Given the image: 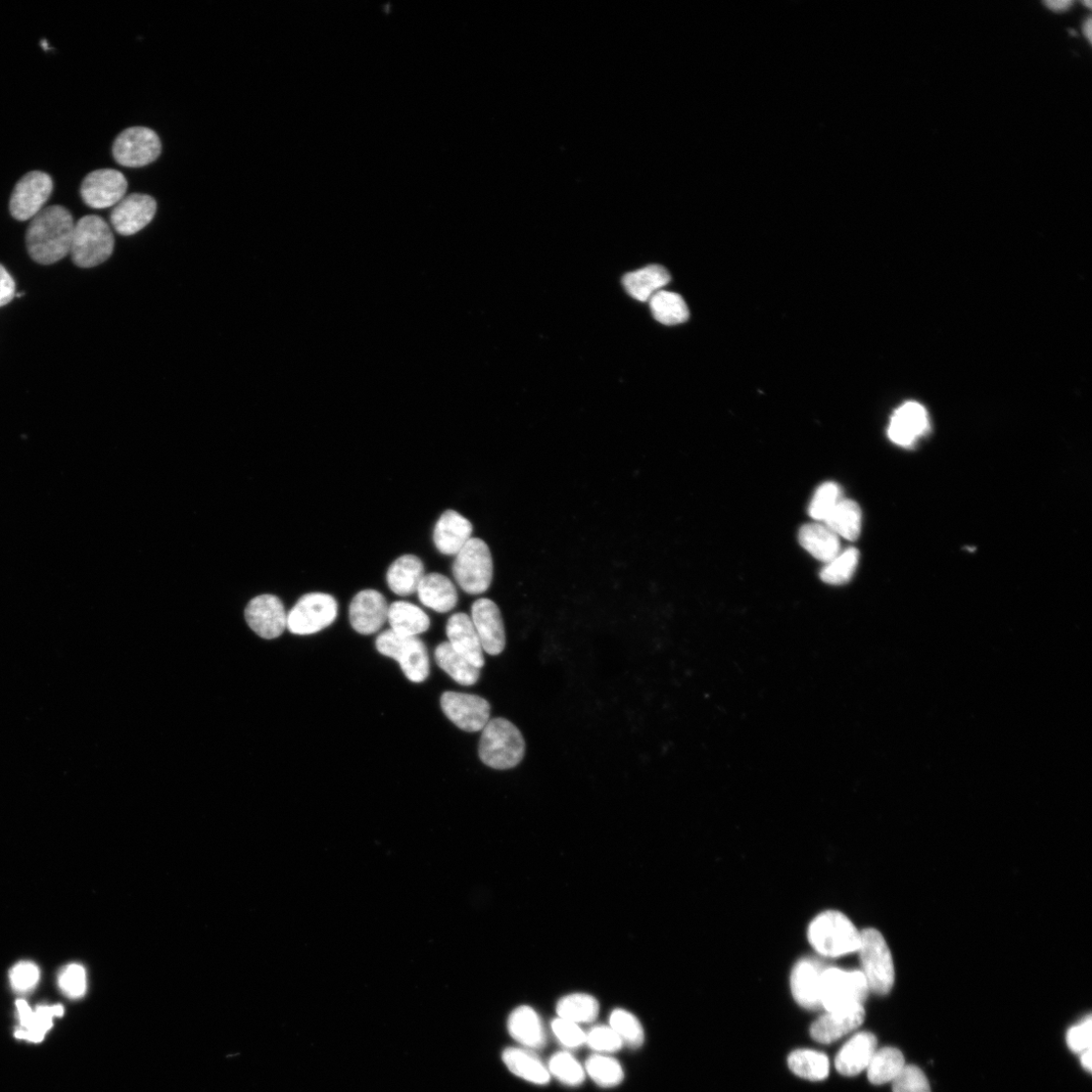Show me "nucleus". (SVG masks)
<instances>
[{"label":"nucleus","instance_id":"14","mask_svg":"<svg viewBox=\"0 0 1092 1092\" xmlns=\"http://www.w3.org/2000/svg\"><path fill=\"white\" fill-rule=\"evenodd\" d=\"M249 628L260 638L274 640L287 629L288 613L281 601L273 595L253 598L246 609Z\"/></svg>","mask_w":1092,"mask_h":1092},{"label":"nucleus","instance_id":"49","mask_svg":"<svg viewBox=\"0 0 1092 1092\" xmlns=\"http://www.w3.org/2000/svg\"><path fill=\"white\" fill-rule=\"evenodd\" d=\"M16 296V282L6 267L0 264V307L10 304Z\"/></svg>","mask_w":1092,"mask_h":1092},{"label":"nucleus","instance_id":"17","mask_svg":"<svg viewBox=\"0 0 1092 1092\" xmlns=\"http://www.w3.org/2000/svg\"><path fill=\"white\" fill-rule=\"evenodd\" d=\"M156 201L145 194H132L114 207L111 223L121 235H135L148 227L155 217Z\"/></svg>","mask_w":1092,"mask_h":1092},{"label":"nucleus","instance_id":"11","mask_svg":"<svg viewBox=\"0 0 1092 1092\" xmlns=\"http://www.w3.org/2000/svg\"><path fill=\"white\" fill-rule=\"evenodd\" d=\"M53 179L44 171H31L16 184L11 201L12 216L19 221H28L36 217L49 201L53 192Z\"/></svg>","mask_w":1092,"mask_h":1092},{"label":"nucleus","instance_id":"3","mask_svg":"<svg viewBox=\"0 0 1092 1092\" xmlns=\"http://www.w3.org/2000/svg\"><path fill=\"white\" fill-rule=\"evenodd\" d=\"M809 941L826 957H841L858 952L861 932L842 913L827 911L810 925Z\"/></svg>","mask_w":1092,"mask_h":1092},{"label":"nucleus","instance_id":"34","mask_svg":"<svg viewBox=\"0 0 1092 1092\" xmlns=\"http://www.w3.org/2000/svg\"><path fill=\"white\" fill-rule=\"evenodd\" d=\"M558 1018L575 1024L594 1022L599 1014V1004L595 997L584 993L569 994L556 1006Z\"/></svg>","mask_w":1092,"mask_h":1092},{"label":"nucleus","instance_id":"7","mask_svg":"<svg viewBox=\"0 0 1092 1092\" xmlns=\"http://www.w3.org/2000/svg\"><path fill=\"white\" fill-rule=\"evenodd\" d=\"M858 952L869 990L878 995L888 994L894 985L895 970L884 937L875 929L864 930Z\"/></svg>","mask_w":1092,"mask_h":1092},{"label":"nucleus","instance_id":"1","mask_svg":"<svg viewBox=\"0 0 1092 1092\" xmlns=\"http://www.w3.org/2000/svg\"><path fill=\"white\" fill-rule=\"evenodd\" d=\"M75 222L62 206L44 208L30 223L27 248L30 256L44 265L53 264L70 254Z\"/></svg>","mask_w":1092,"mask_h":1092},{"label":"nucleus","instance_id":"38","mask_svg":"<svg viewBox=\"0 0 1092 1092\" xmlns=\"http://www.w3.org/2000/svg\"><path fill=\"white\" fill-rule=\"evenodd\" d=\"M858 563L859 551L856 548L849 547L827 562L822 569L821 578L825 583L831 585L845 584L856 572Z\"/></svg>","mask_w":1092,"mask_h":1092},{"label":"nucleus","instance_id":"6","mask_svg":"<svg viewBox=\"0 0 1092 1092\" xmlns=\"http://www.w3.org/2000/svg\"><path fill=\"white\" fill-rule=\"evenodd\" d=\"M869 991L862 971L826 968L821 982L822 1008L827 1012H838L863 1006Z\"/></svg>","mask_w":1092,"mask_h":1092},{"label":"nucleus","instance_id":"40","mask_svg":"<svg viewBox=\"0 0 1092 1092\" xmlns=\"http://www.w3.org/2000/svg\"><path fill=\"white\" fill-rule=\"evenodd\" d=\"M586 1070L591 1078L602 1087H614L625 1078L621 1063L611 1057L593 1055L586 1062Z\"/></svg>","mask_w":1092,"mask_h":1092},{"label":"nucleus","instance_id":"22","mask_svg":"<svg viewBox=\"0 0 1092 1092\" xmlns=\"http://www.w3.org/2000/svg\"><path fill=\"white\" fill-rule=\"evenodd\" d=\"M877 1048L876 1037L862 1032L851 1037L840 1050L835 1065L839 1073L844 1076L860 1074L868 1068Z\"/></svg>","mask_w":1092,"mask_h":1092},{"label":"nucleus","instance_id":"19","mask_svg":"<svg viewBox=\"0 0 1092 1092\" xmlns=\"http://www.w3.org/2000/svg\"><path fill=\"white\" fill-rule=\"evenodd\" d=\"M826 968L811 958L801 959L794 966L790 984L796 1003L806 1010H819L821 1003L822 975Z\"/></svg>","mask_w":1092,"mask_h":1092},{"label":"nucleus","instance_id":"8","mask_svg":"<svg viewBox=\"0 0 1092 1092\" xmlns=\"http://www.w3.org/2000/svg\"><path fill=\"white\" fill-rule=\"evenodd\" d=\"M375 646L382 654L397 660L411 682L422 683L429 678V650L418 637H402L390 630L377 637Z\"/></svg>","mask_w":1092,"mask_h":1092},{"label":"nucleus","instance_id":"10","mask_svg":"<svg viewBox=\"0 0 1092 1092\" xmlns=\"http://www.w3.org/2000/svg\"><path fill=\"white\" fill-rule=\"evenodd\" d=\"M161 149V141L155 131L137 126L124 130L116 138L113 154L120 165L138 168L154 162Z\"/></svg>","mask_w":1092,"mask_h":1092},{"label":"nucleus","instance_id":"37","mask_svg":"<svg viewBox=\"0 0 1092 1092\" xmlns=\"http://www.w3.org/2000/svg\"><path fill=\"white\" fill-rule=\"evenodd\" d=\"M906 1066L904 1055L892 1047L876 1050L868 1066V1079L872 1084L892 1082Z\"/></svg>","mask_w":1092,"mask_h":1092},{"label":"nucleus","instance_id":"46","mask_svg":"<svg viewBox=\"0 0 1092 1092\" xmlns=\"http://www.w3.org/2000/svg\"><path fill=\"white\" fill-rule=\"evenodd\" d=\"M40 981V969L32 962H20L10 972V982L13 989L20 994H26L36 988Z\"/></svg>","mask_w":1092,"mask_h":1092},{"label":"nucleus","instance_id":"15","mask_svg":"<svg viewBox=\"0 0 1092 1092\" xmlns=\"http://www.w3.org/2000/svg\"><path fill=\"white\" fill-rule=\"evenodd\" d=\"M470 619L483 649L491 655L502 653L506 646V633L498 605L491 599L481 598L472 604Z\"/></svg>","mask_w":1092,"mask_h":1092},{"label":"nucleus","instance_id":"27","mask_svg":"<svg viewBox=\"0 0 1092 1092\" xmlns=\"http://www.w3.org/2000/svg\"><path fill=\"white\" fill-rule=\"evenodd\" d=\"M671 276L668 270L660 265H648L640 270L628 273L624 277V287L636 300L649 302V300L670 282Z\"/></svg>","mask_w":1092,"mask_h":1092},{"label":"nucleus","instance_id":"18","mask_svg":"<svg viewBox=\"0 0 1092 1092\" xmlns=\"http://www.w3.org/2000/svg\"><path fill=\"white\" fill-rule=\"evenodd\" d=\"M930 430L929 415L925 407L916 402L900 406L891 417L888 437L892 443L912 447Z\"/></svg>","mask_w":1092,"mask_h":1092},{"label":"nucleus","instance_id":"45","mask_svg":"<svg viewBox=\"0 0 1092 1092\" xmlns=\"http://www.w3.org/2000/svg\"><path fill=\"white\" fill-rule=\"evenodd\" d=\"M892 1083L893 1092H931L926 1074L914 1065H906Z\"/></svg>","mask_w":1092,"mask_h":1092},{"label":"nucleus","instance_id":"4","mask_svg":"<svg viewBox=\"0 0 1092 1092\" xmlns=\"http://www.w3.org/2000/svg\"><path fill=\"white\" fill-rule=\"evenodd\" d=\"M114 248V234L102 217L88 215L75 223L70 254L77 266H98L112 256Z\"/></svg>","mask_w":1092,"mask_h":1092},{"label":"nucleus","instance_id":"13","mask_svg":"<svg viewBox=\"0 0 1092 1092\" xmlns=\"http://www.w3.org/2000/svg\"><path fill=\"white\" fill-rule=\"evenodd\" d=\"M441 704L447 719L464 732H481L490 722V703L480 696L446 692Z\"/></svg>","mask_w":1092,"mask_h":1092},{"label":"nucleus","instance_id":"47","mask_svg":"<svg viewBox=\"0 0 1092 1092\" xmlns=\"http://www.w3.org/2000/svg\"><path fill=\"white\" fill-rule=\"evenodd\" d=\"M552 1032L564 1047L576 1049L586 1042V1034L573 1022L556 1019L551 1024Z\"/></svg>","mask_w":1092,"mask_h":1092},{"label":"nucleus","instance_id":"39","mask_svg":"<svg viewBox=\"0 0 1092 1092\" xmlns=\"http://www.w3.org/2000/svg\"><path fill=\"white\" fill-rule=\"evenodd\" d=\"M610 1028L620 1036L624 1046L639 1049L645 1041V1032L640 1021L625 1010H615L610 1017Z\"/></svg>","mask_w":1092,"mask_h":1092},{"label":"nucleus","instance_id":"21","mask_svg":"<svg viewBox=\"0 0 1092 1092\" xmlns=\"http://www.w3.org/2000/svg\"><path fill=\"white\" fill-rule=\"evenodd\" d=\"M20 1028L15 1036L19 1040L31 1042H41L46 1034L53 1027V1019L64 1015V1008L57 1006H40L32 1010L27 1002L19 1000L16 1003Z\"/></svg>","mask_w":1092,"mask_h":1092},{"label":"nucleus","instance_id":"23","mask_svg":"<svg viewBox=\"0 0 1092 1092\" xmlns=\"http://www.w3.org/2000/svg\"><path fill=\"white\" fill-rule=\"evenodd\" d=\"M472 532L468 519L454 510H447L438 521L434 542L443 554L456 555L469 542Z\"/></svg>","mask_w":1092,"mask_h":1092},{"label":"nucleus","instance_id":"41","mask_svg":"<svg viewBox=\"0 0 1092 1092\" xmlns=\"http://www.w3.org/2000/svg\"><path fill=\"white\" fill-rule=\"evenodd\" d=\"M548 1071L568 1086H578L585 1080L584 1068L572 1054L567 1052L554 1054L549 1060Z\"/></svg>","mask_w":1092,"mask_h":1092},{"label":"nucleus","instance_id":"52","mask_svg":"<svg viewBox=\"0 0 1092 1092\" xmlns=\"http://www.w3.org/2000/svg\"><path fill=\"white\" fill-rule=\"evenodd\" d=\"M1091 27H1092L1091 19L1089 18L1084 23V27H1083L1084 34L1086 35V37L1088 38L1089 41H1091Z\"/></svg>","mask_w":1092,"mask_h":1092},{"label":"nucleus","instance_id":"20","mask_svg":"<svg viewBox=\"0 0 1092 1092\" xmlns=\"http://www.w3.org/2000/svg\"><path fill=\"white\" fill-rule=\"evenodd\" d=\"M447 643L455 651L479 669L485 666L484 649L470 616L465 613L453 614L447 626Z\"/></svg>","mask_w":1092,"mask_h":1092},{"label":"nucleus","instance_id":"51","mask_svg":"<svg viewBox=\"0 0 1092 1092\" xmlns=\"http://www.w3.org/2000/svg\"><path fill=\"white\" fill-rule=\"evenodd\" d=\"M1081 1064H1082V1066L1084 1067L1085 1070H1087L1089 1072L1091 1071V1068H1092L1091 1049H1088V1050L1081 1053Z\"/></svg>","mask_w":1092,"mask_h":1092},{"label":"nucleus","instance_id":"28","mask_svg":"<svg viewBox=\"0 0 1092 1092\" xmlns=\"http://www.w3.org/2000/svg\"><path fill=\"white\" fill-rule=\"evenodd\" d=\"M424 576L423 561L416 555L405 554L397 558L389 567L387 582L395 594L405 597L417 592Z\"/></svg>","mask_w":1092,"mask_h":1092},{"label":"nucleus","instance_id":"44","mask_svg":"<svg viewBox=\"0 0 1092 1092\" xmlns=\"http://www.w3.org/2000/svg\"><path fill=\"white\" fill-rule=\"evenodd\" d=\"M588 1046L597 1052L613 1053L623 1048L624 1042L612 1028L595 1027L586 1034Z\"/></svg>","mask_w":1092,"mask_h":1092},{"label":"nucleus","instance_id":"25","mask_svg":"<svg viewBox=\"0 0 1092 1092\" xmlns=\"http://www.w3.org/2000/svg\"><path fill=\"white\" fill-rule=\"evenodd\" d=\"M512 1038L525 1047L541 1050L546 1046V1036L538 1013L530 1007L516 1009L508 1020Z\"/></svg>","mask_w":1092,"mask_h":1092},{"label":"nucleus","instance_id":"5","mask_svg":"<svg viewBox=\"0 0 1092 1092\" xmlns=\"http://www.w3.org/2000/svg\"><path fill=\"white\" fill-rule=\"evenodd\" d=\"M453 576L467 594L480 595L490 588L494 563L489 546L481 539L471 538L455 555Z\"/></svg>","mask_w":1092,"mask_h":1092},{"label":"nucleus","instance_id":"33","mask_svg":"<svg viewBox=\"0 0 1092 1092\" xmlns=\"http://www.w3.org/2000/svg\"><path fill=\"white\" fill-rule=\"evenodd\" d=\"M503 1061L513 1074L529 1082L546 1085L550 1079L548 1069L531 1051L508 1048L503 1052Z\"/></svg>","mask_w":1092,"mask_h":1092},{"label":"nucleus","instance_id":"48","mask_svg":"<svg viewBox=\"0 0 1092 1092\" xmlns=\"http://www.w3.org/2000/svg\"><path fill=\"white\" fill-rule=\"evenodd\" d=\"M1092 1021L1089 1016L1081 1024L1071 1028L1067 1034L1069 1048L1075 1053L1091 1049Z\"/></svg>","mask_w":1092,"mask_h":1092},{"label":"nucleus","instance_id":"53","mask_svg":"<svg viewBox=\"0 0 1092 1092\" xmlns=\"http://www.w3.org/2000/svg\"><path fill=\"white\" fill-rule=\"evenodd\" d=\"M1083 5H1086L1089 9L1091 8V3L1090 2H1085V3H1083Z\"/></svg>","mask_w":1092,"mask_h":1092},{"label":"nucleus","instance_id":"35","mask_svg":"<svg viewBox=\"0 0 1092 1092\" xmlns=\"http://www.w3.org/2000/svg\"><path fill=\"white\" fill-rule=\"evenodd\" d=\"M652 316L663 325H677L689 319L688 306L684 299L672 292L659 291L650 300Z\"/></svg>","mask_w":1092,"mask_h":1092},{"label":"nucleus","instance_id":"36","mask_svg":"<svg viewBox=\"0 0 1092 1092\" xmlns=\"http://www.w3.org/2000/svg\"><path fill=\"white\" fill-rule=\"evenodd\" d=\"M788 1065L797 1076L822 1081L830 1073V1060L827 1055L814 1050H796L788 1057Z\"/></svg>","mask_w":1092,"mask_h":1092},{"label":"nucleus","instance_id":"31","mask_svg":"<svg viewBox=\"0 0 1092 1092\" xmlns=\"http://www.w3.org/2000/svg\"><path fill=\"white\" fill-rule=\"evenodd\" d=\"M436 659L439 666L459 685L472 686L478 683L481 669L455 651L448 643L436 648Z\"/></svg>","mask_w":1092,"mask_h":1092},{"label":"nucleus","instance_id":"26","mask_svg":"<svg viewBox=\"0 0 1092 1092\" xmlns=\"http://www.w3.org/2000/svg\"><path fill=\"white\" fill-rule=\"evenodd\" d=\"M416 593L424 606L439 613L451 611L458 601L454 584L439 573L425 574Z\"/></svg>","mask_w":1092,"mask_h":1092},{"label":"nucleus","instance_id":"43","mask_svg":"<svg viewBox=\"0 0 1092 1092\" xmlns=\"http://www.w3.org/2000/svg\"><path fill=\"white\" fill-rule=\"evenodd\" d=\"M58 985L63 994L69 999H81L87 989V976L84 967L80 964L65 966L58 975Z\"/></svg>","mask_w":1092,"mask_h":1092},{"label":"nucleus","instance_id":"16","mask_svg":"<svg viewBox=\"0 0 1092 1092\" xmlns=\"http://www.w3.org/2000/svg\"><path fill=\"white\" fill-rule=\"evenodd\" d=\"M388 612L389 605L383 594L375 590H363L350 603V625L360 635L375 634L388 622Z\"/></svg>","mask_w":1092,"mask_h":1092},{"label":"nucleus","instance_id":"29","mask_svg":"<svg viewBox=\"0 0 1092 1092\" xmlns=\"http://www.w3.org/2000/svg\"><path fill=\"white\" fill-rule=\"evenodd\" d=\"M388 622L391 631L402 637H418L431 628L429 615L406 601H397L389 606Z\"/></svg>","mask_w":1092,"mask_h":1092},{"label":"nucleus","instance_id":"50","mask_svg":"<svg viewBox=\"0 0 1092 1092\" xmlns=\"http://www.w3.org/2000/svg\"><path fill=\"white\" fill-rule=\"evenodd\" d=\"M1072 0H1049L1044 3L1050 10L1062 12L1069 9L1072 6Z\"/></svg>","mask_w":1092,"mask_h":1092},{"label":"nucleus","instance_id":"9","mask_svg":"<svg viewBox=\"0 0 1092 1092\" xmlns=\"http://www.w3.org/2000/svg\"><path fill=\"white\" fill-rule=\"evenodd\" d=\"M338 614L339 604L334 596L309 593L288 613L287 629L297 636H311L334 624Z\"/></svg>","mask_w":1092,"mask_h":1092},{"label":"nucleus","instance_id":"12","mask_svg":"<svg viewBox=\"0 0 1092 1092\" xmlns=\"http://www.w3.org/2000/svg\"><path fill=\"white\" fill-rule=\"evenodd\" d=\"M127 191L128 181L125 175L112 168L88 173L80 187L83 202L98 210L115 207L126 197Z\"/></svg>","mask_w":1092,"mask_h":1092},{"label":"nucleus","instance_id":"42","mask_svg":"<svg viewBox=\"0 0 1092 1092\" xmlns=\"http://www.w3.org/2000/svg\"><path fill=\"white\" fill-rule=\"evenodd\" d=\"M842 499L843 492L838 484L833 482L823 484L817 490L811 502V516L820 522H824Z\"/></svg>","mask_w":1092,"mask_h":1092},{"label":"nucleus","instance_id":"2","mask_svg":"<svg viewBox=\"0 0 1092 1092\" xmlns=\"http://www.w3.org/2000/svg\"><path fill=\"white\" fill-rule=\"evenodd\" d=\"M482 732L479 755L488 767L509 770L525 758L527 744L524 735L510 721L494 719Z\"/></svg>","mask_w":1092,"mask_h":1092},{"label":"nucleus","instance_id":"30","mask_svg":"<svg viewBox=\"0 0 1092 1092\" xmlns=\"http://www.w3.org/2000/svg\"><path fill=\"white\" fill-rule=\"evenodd\" d=\"M799 543L814 557L826 563L841 552L840 538L823 522L804 526L799 532Z\"/></svg>","mask_w":1092,"mask_h":1092},{"label":"nucleus","instance_id":"32","mask_svg":"<svg viewBox=\"0 0 1092 1092\" xmlns=\"http://www.w3.org/2000/svg\"><path fill=\"white\" fill-rule=\"evenodd\" d=\"M823 524L839 538L856 541L862 529L861 508L856 502L843 498Z\"/></svg>","mask_w":1092,"mask_h":1092},{"label":"nucleus","instance_id":"24","mask_svg":"<svg viewBox=\"0 0 1092 1092\" xmlns=\"http://www.w3.org/2000/svg\"><path fill=\"white\" fill-rule=\"evenodd\" d=\"M864 1020L865 1009L863 1006L838 1012H828L814 1023L811 1035L819 1042L830 1043L859 1028Z\"/></svg>","mask_w":1092,"mask_h":1092}]
</instances>
